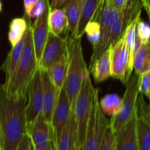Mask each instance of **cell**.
Returning a JSON list of instances; mask_svg holds the SVG:
<instances>
[{
	"label": "cell",
	"mask_w": 150,
	"mask_h": 150,
	"mask_svg": "<svg viewBox=\"0 0 150 150\" xmlns=\"http://www.w3.org/2000/svg\"><path fill=\"white\" fill-rule=\"evenodd\" d=\"M27 97L15 98L0 84V135L2 150H16L26 133Z\"/></svg>",
	"instance_id": "cell-1"
},
{
	"label": "cell",
	"mask_w": 150,
	"mask_h": 150,
	"mask_svg": "<svg viewBox=\"0 0 150 150\" xmlns=\"http://www.w3.org/2000/svg\"><path fill=\"white\" fill-rule=\"evenodd\" d=\"M24 37L25 46L21 59L10 80L3 84L7 95L15 98L27 97L28 85L38 69L30 19Z\"/></svg>",
	"instance_id": "cell-2"
},
{
	"label": "cell",
	"mask_w": 150,
	"mask_h": 150,
	"mask_svg": "<svg viewBox=\"0 0 150 150\" xmlns=\"http://www.w3.org/2000/svg\"><path fill=\"white\" fill-rule=\"evenodd\" d=\"M67 38L69 65L64 86L73 111L87 67L83 58L81 38H74L72 36Z\"/></svg>",
	"instance_id": "cell-3"
},
{
	"label": "cell",
	"mask_w": 150,
	"mask_h": 150,
	"mask_svg": "<svg viewBox=\"0 0 150 150\" xmlns=\"http://www.w3.org/2000/svg\"><path fill=\"white\" fill-rule=\"evenodd\" d=\"M95 89L91 80L90 72L86 69L81 87L77 95L73 110L77 130V146L79 150L81 149L84 141Z\"/></svg>",
	"instance_id": "cell-4"
},
{
	"label": "cell",
	"mask_w": 150,
	"mask_h": 150,
	"mask_svg": "<svg viewBox=\"0 0 150 150\" xmlns=\"http://www.w3.org/2000/svg\"><path fill=\"white\" fill-rule=\"evenodd\" d=\"M98 89H95L84 141L80 150H98L110 120L105 117L101 110L98 100Z\"/></svg>",
	"instance_id": "cell-5"
},
{
	"label": "cell",
	"mask_w": 150,
	"mask_h": 150,
	"mask_svg": "<svg viewBox=\"0 0 150 150\" xmlns=\"http://www.w3.org/2000/svg\"><path fill=\"white\" fill-rule=\"evenodd\" d=\"M120 11L111 0H101L98 12L92 21H98L100 27V39L98 45L93 48L90 64H92L105 50L113 25L118 18Z\"/></svg>",
	"instance_id": "cell-6"
},
{
	"label": "cell",
	"mask_w": 150,
	"mask_h": 150,
	"mask_svg": "<svg viewBox=\"0 0 150 150\" xmlns=\"http://www.w3.org/2000/svg\"><path fill=\"white\" fill-rule=\"evenodd\" d=\"M139 76L134 73L131 75L126 83V89L124 96L122 98V105L120 111L117 115L112 117L110 120V125L114 133H117L123 125H125L136 111L139 94Z\"/></svg>",
	"instance_id": "cell-7"
},
{
	"label": "cell",
	"mask_w": 150,
	"mask_h": 150,
	"mask_svg": "<svg viewBox=\"0 0 150 150\" xmlns=\"http://www.w3.org/2000/svg\"><path fill=\"white\" fill-rule=\"evenodd\" d=\"M27 103L26 105V133L29 134L37 119L43 110V87L42 76L38 67L31 79L27 88Z\"/></svg>",
	"instance_id": "cell-8"
},
{
	"label": "cell",
	"mask_w": 150,
	"mask_h": 150,
	"mask_svg": "<svg viewBox=\"0 0 150 150\" xmlns=\"http://www.w3.org/2000/svg\"><path fill=\"white\" fill-rule=\"evenodd\" d=\"M142 8L141 0H127L125 1L111 28L107 42V49L124 35L126 29L133 22L141 17Z\"/></svg>",
	"instance_id": "cell-9"
},
{
	"label": "cell",
	"mask_w": 150,
	"mask_h": 150,
	"mask_svg": "<svg viewBox=\"0 0 150 150\" xmlns=\"http://www.w3.org/2000/svg\"><path fill=\"white\" fill-rule=\"evenodd\" d=\"M108 48L111 51V77L120 79L126 84L130 77L128 76V53L124 35Z\"/></svg>",
	"instance_id": "cell-10"
},
{
	"label": "cell",
	"mask_w": 150,
	"mask_h": 150,
	"mask_svg": "<svg viewBox=\"0 0 150 150\" xmlns=\"http://www.w3.org/2000/svg\"><path fill=\"white\" fill-rule=\"evenodd\" d=\"M67 52V38H64L49 32L38 67L47 70Z\"/></svg>",
	"instance_id": "cell-11"
},
{
	"label": "cell",
	"mask_w": 150,
	"mask_h": 150,
	"mask_svg": "<svg viewBox=\"0 0 150 150\" xmlns=\"http://www.w3.org/2000/svg\"><path fill=\"white\" fill-rule=\"evenodd\" d=\"M71 111L68 98L64 86H63L59 90L58 99L51 118V126L54 130L56 144L70 120Z\"/></svg>",
	"instance_id": "cell-12"
},
{
	"label": "cell",
	"mask_w": 150,
	"mask_h": 150,
	"mask_svg": "<svg viewBox=\"0 0 150 150\" xmlns=\"http://www.w3.org/2000/svg\"><path fill=\"white\" fill-rule=\"evenodd\" d=\"M136 120L137 106L130 120L115 133L116 150H139L136 136Z\"/></svg>",
	"instance_id": "cell-13"
},
{
	"label": "cell",
	"mask_w": 150,
	"mask_h": 150,
	"mask_svg": "<svg viewBox=\"0 0 150 150\" xmlns=\"http://www.w3.org/2000/svg\"><path fill=\"white\" fill-rule=\"evenodd\" d=\"M50 9H51V6L48 7L40 16L37 18L34 24L32 25V40H33L36 59L38 64L40 61L42 51H43L45 42L48 39V34H49L48 13H49Z\"/></svg>",
	"instance_id": "cell-14"
},
{
	"label": "cell",
	"mask_w": 150,
	"mask_h": 150,
	"mask_svg": "<svg viewBox=\"0 0 150 150\" xmlns=\"http://www.w3.org/2000/svg\"><path fill=\"white\" fill-rule=\"evenodd\" d=\"M29 135L35 149L46 147L51 142H56L51 123L45 120L42 113L37 119Z\"/></svg>",
	"instance_id": "cell-15"
},
{
	"label": "cell",
	"mask_w": 150,
	"mask_h": 150,
	"mask_svg": "<svg viewBox=\"0 0 150 150\" xmlns=\"http://www.w3.org/2000/svg\"><path fill=\"white\" fill-rule=\"evenodd\" d=\"M42 76L43 87V110L42 114L48 122L51 123V118L59 97V90L56 88L45 70L40 69Z\"/></svg>",
	"instance_id": "cell-16"
},
{
	"label": "cell",
	"mask_w": 150,
	"mask_h": 150,
	"mask_svg": "<svg viewBox=\"0 0 150 150\" xmlns=\"http://www.w3.org/2000/svg\"><path fill=\"white\" fill-rule=\"evenodd\" d=\"M90 72L95 82H102L111 77V51L110 48L105 50L92 64Z\"/></svg>",
	"instance_id": "cell-17"
},
{
	"label": "cell",
	"mask_w": 150,
	"mask_h": 150,
	"mask_svg": "<svg viewBox=\"0 0 150 150\" xmlns=\"http://www.w3.org/2000/svg\"><path fill=\"white\" fill-rule=\"evenodd\" d=\"M57 150H79L77 146V130L74 113L71 111L70 120L56 144Z\"/></svg>",
	"instance_id": "cell-18"
},
{
	"label": "cell",
	"mask_w": 150,
	"mask_h": 150,
	"mask_svg": "<svg viewBox=\"0 0 150 150\" xmlns=\"http://www.w3.org/2000/svg\"><path fill=\"white\" fill-rule=\"evenodd\" d=\"M69 65L68 51L62 56L49 68L45 70L57 89L60 90L65 82Z\"/></svg>",
	"instance_id": "cell-19"
},
{
	"label": "cell",
	"mask_w": 150,
	"mask_h": 150,
	"mask_svg": "<svg viewBox=\"0 0 150 150\" xmlns=\"http://www.w3.org/2000/svg\"><path fill=\"white\" fill-rule=\"evenodd\" d=\"M25 46V37L13 47H12L11 50L7 54L5 60L1 66V70L5 74V81L4 83L8 81L13 73L16 70L21 59L23 54V49Z\"/></svg>",
	"instance_id": "cell-20"
},
{
	"label": "cell",
	"mask_w": 150,
	"mask_h": 150,
	"mask_svg": "<svg viewBox=\"0 0 150 150\" xmlns=\"http://www.w3.org/2000/svg\"><path fill=\"white\" fill-rule=\"evenodd\" d=\"M101 0H83L80 20L76 29L74 38H81L84 34L85 27L93 19L98 12Z\"/></svg>",
	"instance_id": "cell-21"
},
{
	"label": "cell",
	"mask_w": 150,
	"mask_h": 150,
	"mask_svg": "<svg viewBox=\"0 0 150 150\" xmlns=\"http://www.w3.org/2000/svg\"><path fill=\"white\" fill-rule=\"evenodd\" d=\"M82 4L83 0H67L62 5L67 19V30L73 38L80 20Z\"/></svg>",
	"instance_id": "cell-22"
},
{
	"label": "cell",
	"mask_w": 150,
	"mask_h": 150,
	"mask_svg": "<svg viewBox=\"0 0 150 150\" xmlns=\"http://www.w3.org/2000/svg\"><path fill=\"white\" fill-rule=\"evenodd\" d=\"M133 67L135 73L141 76L150 70V42H142L135 54Z\"/></svg>",
	"instance_id": "cell-23"
},
{
	"label": "cell",
	"mask_w": 150,
	"mask_h": 150,
	"mask_svg": "<svg viewBox=\"0 0 150 150\" xmlns=\"http://www.w3.org/2000/svg\"><path fill=\"white\" fill-rule=\"evenodd\" d=\"M49 32L60 35L64 29H67V19L63 7L50 9L48 13Z\"/></svg>",
	"instance_id": "cell-24"
},
{
	"label": "cell",
	"mask_w": 150,
	"mask_h": 150,
	"mask_svg": "<svg viewBox=\"0 0 150 150\" xmlns=\"http://www.w3.org/2000/svg\"><path fill=\"white\" fill-rule=\"evenodd\" d=\"M29 18L25 15L23 18H16L10 21L9 26L8 40L12 47L16 45L24 36L29 24Z\"/></svg>",
	"instance_id": "cell-25"
},
{
	"label": "cell",
	"mask_w": 150,
	"mask_h": 150,
	"mask_svg": "<svg viewBox=\"0 0 150 150\" xmlns=\"http://www.w3.org/2000/svg\"><path fill=\"white\" fill-rule=\"evenodd\" d=\"M99 105L103 114L112 117L120 111L122 98L117 94H108L99 101Z\"/></svg>",
	"instance_id": "cell-26"
},
{
	"label": "cell",
	"mask_w": 150,
	"mask_h": 150,
	"mask_svg": "<svg viewBox=\"0 0 150 150\" xmlns=\"http://www.w3.org/2000/svg\"><path fill=\"white\" fill-rule=\"evenodd\" d=\"M136 136L139 150H149L150 148V127L144 118L137 115Z\"/></svg>",
	"instance_id": "cell-27"
},
{
	"label": "cell",
	"mask_w": 150,
	"mask_h": 150,
	"mask_svg": "<svg viewBox=\"0 0 150 150\" xmlns=\"http://www.w3.org/2000/svg\"><path fill=\"white\" fill-rule=\"evenodd\" d=\"M84 34H86L88 40L93 45V48H95L100 39V27L98 21H90L85 27Z\"/></svg>",
	"instance_id": "cell-28"
},
{
	"label": "cell",
	"mask_w": 150,
	"mask_h": 150,
	"mask_svg": "<svg viewBox=\"0 0 150 150\" xmlns=\"http://www.w3.org/2000/svg\"><path fill=\"white\" fill-rule=\"evenodd\" d=\"M98 150H116L115 133L110 124L105 129Z\"/></svg>",
	"instance_id": "cell-29"
},
{
	"label": "cell",
	"mask_w": 150,
	"mask_h": 150,
	"mask_svg": "<svg viewBox=\"0 0 150 150\" xmlns=\"http://www.w3.org/2000/svg\"><path fill=\"white\" fill-rule=\"evenodd\" d=\"M50 6H51L50 0H38L34 4L30 11L27 14L25 15L28 16L30 19H36L37 18L40 16L45 12V10L48 7H49Z\"/></svg>",
	"instance_id": "cell-30"
},
{
	"label": "cell",
	"mask_w": 150,
	"mask_h": 150,
	"mask_svg": "<svg viewBox=\"0 0 150 150\" xmlns=\"http://www.w3.org/2000/svg\"><path fill=\"white\" fill-rule=\"evenodd\" d=\"M137 115L141 116L146 122L150 127V103L149 105H146V102L144 100L143 96H138L137 99Z\"/></svg>",
	"instance_id": "cell-31"
},
{
	"label": "cell",
	"mask_w": 150,
	"mask_h": 150,
	"mask_svg": "<svg viewBox=\"0 0 150 150\" xmlns=\"http://www.w3.org/2000/svg\"><path fill=\"white\" fill-rule=\"evenodd\" d=\"M139 92L145 95L150 103V70L139 76Z\"/></svg>",
	"instance_id": "cell-32"
},
{
	"label": "cell",
	"mask_w": 150,
	"mask_h": 150,
	"mask_svg": "<svg viewBox=\"0 0 150 150\" xmlns=\"http://www.w3.org/2000/svg\"><path fill=\"white\" fill-rule=\"evenodd\" d=\"M31 144H32V140L30 136L28 133H26L22 138L16 150H30Z\"/></svg>",
	"instance_id": "cell-33"
},
{
	"label": "cell",
	"mask_w": 150,
	"mask_h": 150,
	"mask_svg": "<svg viewBox=\"0 0 150 150\" xmlns=\"http://www.w3.org/2000/svg\"><path fill=\"white\" fill-rule=\"evenodd\" d=\"M38 0H23V4H24V8H25V14H27L34 4L38 1Z\"/></svg>",
	"instance_id": "cell-34"
},
{
	"label": "cell",
	"mask_w": 150,
	"mask_h": 150,
	"mask_svg": "<svg viewBox=\"0 0 150 150\" xmlns=\"http://www.w3.org/2000/svg\"><path fill=\"white\" fill-rule=\"evenodd\" d=\"M67 0H51L50 1L51 4V8H57V7H61Z\"/></svg>",
	"instance_id": "cell-35"
},
{
	"label": "cell",
	"mask_w": 150,
	"mask_h": 150,
	"mask_svg": "<svg viewBox=\"0 0 150 150\" xmlns=\"http://www.w3.org/2000/svg\"><path fill=\"white\" fill-rule=\"evenodd\" d=\"M141 1H142V6L146 10L148 17L150 20V0H141Z\"/></svg>",
	"instance_id": "cell-36"
},
{
	"label": "cell",
	"mask_w": 150,
	"mask_h": 150,
	"mask_svg": "<svg viewBox=\"0 0 150 150\" xmlns=\"http://www.w3.org/2000/svg\"><path fill=\"white\" fill-rule=\"evenodd\" d=\"M111 2H112V4H114L119 10H120L127 0H111Z\"/></svg>",
	"instance_id": "cell-37"
},
{
	"label": "cell",
	"mask_w": 150,
	"mask_h": 150,
	"mask_svg": "<svg viewBox=\"0 0 150 150\" xmlns=\"http://www.w3.org/2000/svg\"><path fill=\"white\" fill-rule=\"evenodd\" d=\"M35 150H57L56 149V142H53L48 145V146L46 147H44L42 148V149H35Z\"/></svg>",
	"instance_id": "cell-38"
},
{
	"label": "cell",
	"mask_w": 150,
	"mask_h": 150,
	"mask_svg": "<svg viewBox=\"0 0 150 150\" xmlns=\"http://www.w3.org/2000/svg\"><path fill=\"white\" fill-rule=\"evenodd\" d=\"M2 11V2L1 1V0H0V13Z\"/></svg>",
	"instance_id": "cell-39"
},
{
	"label": "cell",
	"mask_w": 150,
	"mask_h": 150,
	"mask_svg": "<svg viewBox=\"0 0 150 150\" xmlns=\"http://www.w3.org/2000/svg\"><path fill=\"white\" fill-rule=\"evenodd\" d=\"M30 150H35V147H34V145H33V144H32H32H31Z\"/></svg>",
	"instance_id": "cell-40"
},
{
	"label": "cell",
	"mask_w": 150,
	"mask_h": 150,
	"mask_svg": "<svg viewBox=\"0 0 150 150\" xmlns=\"http://www.w3.org/2000/svg\"><path fill=\"white\" fill-rule=\"evenodd\" d=\"M0 150H2V149H1V144H0Z\"/></svg>",
	"instance_id": "cell-41"
},
{
	"label": "cell",
	"mask_w": 150,
	"mask_h": 150,
	"mask_svg": "<svg viewBox=\"0 0 150 150\" xmlns=\"http://www.w3.org/2000/svg\"><path fill=\"white\" fill-rule=\"evenodd\" d=\"M0 143H1V135H0Z\"/></svg>",
	"instance_id": "cell-42"
},
{
	"label": "cell",
	"mask_w": 150,
	"mask_h": 150,
	"mask_svg": "<svg viewBox=\"0 0 150 150\" xmlns=\"http://www.w3.org/2000/svg\"><path fill=\"white\" fill-rule=\"evenodd\" d=\"M149 150H150V148H149Z\"/></svg>",
	"instance_id": "cell-43"
},
{
	"label": "cell",
	"mask_w": 150,
	"mask_h": 150,
	"mask_svg": "<svg viewBox=\"0 0 150 150\" xmlns=\"http://www.w3.org/2000/svg\"><path fill=\"white\" fill-rule=\"evenodd\" d=\"M149 21H150V20H149Z\"/></svg>",
	"instance_id": "cell-44"
}]
</instances>
